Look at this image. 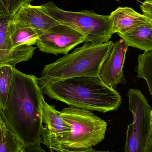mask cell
Segmentation results:
<instances>
[{
    "instance_id": "cell-14",
    "label": "cell",
    "mask_w": 152,
    "mask_h": 152,
    "mask_svg": "<svg viewBox=\"0 0 152 152\" xmlns=\"http://www.w3.org/2000/svg\"><path fill=\"white\" fill-rule=\"evenodd\" d=\"M9 35L13 48L22 45L33 46L35 45L39 34L34 29L20 25L10 20Z\"/></svg>"
},
{
    "instance_id": "cell-9",
    "label": "cell",
    "mask_w": 152,
    "mask_h": 152,
    "mask_svg": "<svg viewBox=\"0 0 152 152\" xmlns=\"http://www.w3.org/2000/svg\"><path fill=\"white\" fill-rule=\"evenodd\" d=\"M128 47L122 39L114 43L111 52L100 69L98 77L110 88L115 89L125 80L123 68Z\"/></svg>"
},
{
    "instance_id": "cell-10",
    "label": "cell",
    "mask_w": 152,
    "mask_h": 152,
    "mask_svg": "<svg viewBox=\"0 0 152 152\" xmlns=\"http://www.w3.org/2000/svg\"><path fill=\"white\" fill-rule=\"evenodd\" d=\"M10 19L6 15L0 21V66L9 65L15 67L18 63L30 60L36 49L28 45L12 47L8 28Z\"/></svg>"
},
{
    "instance_id": "cell-23",
    "label": "cell",
    "mask_w": 152,
    "mask_h": 152,
    "mask_svg": "<svg viewBox=\"0 0 152 152\" xmlns=\"http://www.w3.org/2000/svg\"><path fill=\"white\" fill-rule=\"evenodd\" d=\"M6 15H7V14H6L4 9L3 8L1 4H0V21H1V20L4 17H5Z\"/></svg>"
},
{
    "instance_id": "cell-21",
    "label": "cell",
    "mask_w": 152,
    "mask_h": 152,
    "mask_svg": "<svg viewBox=\"0 0 152 152\" xmlns=\"http://www.w3.org/2000/svg\"><path fill=\"white\" fill-rule=\"evenodd\" d=\"M145 152H152V130L148 140Z\"/></svg>"
},
{
    "instance_id": "cell-4",
    "label": "cell",
    "mask_w": 152,
    "mask_h": 152,
    "mask_svg": "<svg viewBox=\"0 0 152 152\" xmlns=\"http://www.w3.org/2000/svg\"><path fill=\"white\" fill-rule=\"evenodd\" d=\"M60 113L71 128L62 152L88 151L104 139L107 123L90 111L69 106Z\"/></svg>"
},
{
    "instance_id": "cell-26",
    "label": "cell",
    "mask_w": 152,
    "mask_h": 152,
    "mask_svg": "<svg viewBox=\"0 0 152 152\" xmlns=\"http://www.w3.org/2000/svg\"><path fill=\"white\" fill-rule=\"evenodd\" d=\"M115 1H119L120 0H115Z\"/></svg>"
},
{
    "instance_id": "cell-5",
    "label": "cell",
    "mask_w": 152,
    "mask_h": 152,
    "mask_svg": "<svg viewBox=\"0 0 152 152\" xmlns=\"http://www.w3.org/2000/svg\"><path fill=\"white\" fill-rule=\"evenodd\" d=\"M45 11L61 24L73 28L85 36L86 42L100 44L109 42L112 37L110 15H102L93 10L79 12L64 10L53 1L42 4Z\"/></svg>"
},
{
    "instance_id": "cell-16",
    "label": "cell",
    "mask_w": 152,
    "mask_h": 152,
    "mask_svg": "<svg viewBox=\"0 0 152 152\" xmlns=\"http://www.w3.org/2000/svg\"><path fill=\"white\" fill-rule=\"evenodd\" d=\"M13 75V67L9 65L0 66V110L5 108Z\"/></svg>"
},
{
    "instance_id": "cell-22",
    "label": "cell",
    "mask_w": 152,
    "mask_h": 152,
    "mask_svg": "<svg viewBox=\"0 0 152 152\" xmlns=\"http://www.w3.org/2000/svg\"><path fill=\"white\" fill-rule=\"evenodd\" d=\"M7 128L3 120L2 119L1 115H0V140L1 138L2 135L5 129Z\"/></svg>"
},
{
    "instance_id": "cell-19",
    "label": "cell",
    "mask_w": 152,
    "mask_h": 152,
    "mask_svg": "<svg viewBox=\"0 0 152 152\" xmlns=\"http://www.w3.org/2000/svg\"><path fill=\"white\" fill-rule=\"evenodd\" d=\"M143 14L152 22V0H145L140 5Z\"/></svg>"
},
{
    "instance_id": "cell-27",
    "label": "cell",
    "mask_w": 152,
    "mask_h": 152,
    "mask_svg": "<svg viewBox=\"0 0 152 152\" xmlns=\"http://www.w3.org/2000/svg\"></svg>"
},
{
    "instance_id": "cell-3",
    "label": "cell",
    "mask_w": 152,
    "mask_h": 152,
    "mask_svg": "<svg viewBox=\"0 0 152 152\" xmlns=\"http://www.w3.org/2000/svg\"><path fill=\"white\" fill-rule=\"evenodd\" d=\"M113 45L112 41L100 44L86 42L71 53L45 66L40 78L51 81L75 77H98L100 69Z\"/></svg>"
},
{
    "instance_id": "cell-11",
    "label": "cell",
    "mask_w": 152,
    "mask_h": 152,
    "mask_svg": "<svg viewBox=\"0 0 152 152\" xmlns=\"http://www.w3.org/2000/svg\"><path fill=\"white\" fill-rule=\"evenodd\" d=\"M11 20L34 29L39 35L51 28L61 24L50 16L42 5L25 4L19 9Z\"/></svg>"
},
{
    "instance_id": "cell-18",
    "label": "cell",
    "mask_w": 152,
    "mask_h": 152,
    "mask_svg": "<svg viewBox=\"0 0 152 152\" xmlns=\"http://www.w3.org/2000/svg\"><path fill=\"white\" fill-rule=\"evenodd\" d=\"M34 0H0V4L7 16L11 19L19 9L25 4H30Z\"/></svg>"
},
{
    "instance_id": "cell-17",
    "label": "cell",
    "mask_w": 152,
    "mask_h": 152,
    "mask_svg": "<svg viewBox=\"0 0 152 152\" xmlns=\"http://www.w3.org/2000/svg\"><path fill=\"white\" fill-rule=\"evenodd\" d=\"M24 144L7 128L0 140V152H20Z\"/></svg>"
},
{
    "instance_id": "cell-7",
    "label": "cell",
    "mask_w": 152,
    "mask_h": 152,
    "mask_svg": "<svg viewBox=\"0 0 152 152\" xmlns=\"http://www.w3.org/2000/svg\"><path fill=\"white\" fill-rule=\"evenodd\" d=\"M86 41L85 36L80 32L69 26L60 24L42 33L36 45L42 52L66 55Z\"/></svg>"
},
{
    "instance_id": "cell-13",
    "label": "cell",
    "mask_w": 152,
    "mask_h": 152,
    "mask_svg": "<svg viewBox=\"0 0 152 152\" xmlns=\"http://www.w3.org/2000/svg\"><path fill=\"white\" fill-rule=\"evenodd\" d=\"M129 46L152 51V22L149 20L124 34H118Z\"/></svg>"
},
{
    "instance_id": "cell-15",
    "label": "cell",
    "mask_w": 152,
    "mask_h": 152,
    "mask_svg": "<svg viewBox=\"0 0 152 152\" xmlns=\"http://www.w3.org/2000/svg\"><path fill=\"white\" fill-rule=\"evenodd\" d=\"M137 77L144 79L152 96V51L139 54L137 67Z\"/></svg>"
},
{
    "instance_id": "cell-1",
    "label": "cell",
    "mask_w": 152,
    "mask_h": 152,
    "mask_svg": "<svg viewBox=\"0 0 152 152\" xmlns=\"http://www.w3.org/2000/svg\"><path fill=\"white\" fill-rule=\"evenodd\" d=\"M13 75L4 109L0 115L7 129L24 146L41 144L44 97L38 78L13 67Z\"/></svg>"
},
{
    "instance_id": "cell-6",
    "label": "cell",
    "mask_w": 152,
    "mask_h": 152,
    "mask_svg": "<svg viewBox=\"0 0 152 152\" xmlns=\"http://www.w3.org/2000/svg\"><path fill=\"white\" fill-rule=\"evenodd\" d=\"M127 96L129 110L133 114V121L127 126L124 152H145L152 130V110L140 90L129 89Z\"/></svg>"
},
{
    "instance_id": "cell-24",
    "label": "cell",
    "mask_w": 152,
    "mask_h": 152,
    "mask_svg": "<svg viewBox=\"0 0 152 152\" xmlns=\"http://www.w3.org/2000/svg\"><path fill=\"white\" fill-rule=\"evenodd\" d=\"M50 152H57L55 151H50ZM86 152H110L109 151H96V150H94V149H92V150H90V151H87Z\"/></svg>"
},
{
    "instance_id": "cell-12",
    "label": "cell",
    "mask_w": 152,
    "mask_h": 152,
    "mask_svg": "<svg viewBox=\"0 0 152 152\" xmlns=\"http://www.w3.org/2000/svg\"><path fill=\"white\" fill-rule=\"evenodd\" d=\"M112 34H124L150 20L130 7H119L110 14Z\"/></svg>"
},
{
    "instance_id": "cell-2",
    "label": "cell",
    "mask_w": 152,
    "mask_h": 152,
    "mask_svg": "<svg viewBox=\"0 0 152 152\" xmlns=\"http://www.w3.org/2000/svg\"><path fill=\"white\" fill-rule=\"evenodd\" d=\"M38 81L43 93L69 106L104 113L118 110L122 102L120 94L104 85L99 77L51 81L38 78Z\"/></svg>"
},
{
    "instance_id": "cell-20",
    "label": "cell",
    "mask_w": 152,
    "mask_h": 152,
    "mask_svg": "<svg viewBox=\"0 0 152 152\" xmlns=\"http://www.w3.org/2000/svg\"><path fill=\"white\" fill-rule=\"evenodd\" d=\"M41 144H37L34 145L24 146L20 152H48L43 149Z\"/></svg>"
},
{
    "instance_id": "cell-25",
    "label": "cell",
    "mask_w": 152,
    "mask_h": 152,
    "mask_svg": "<svg viewBox=\"0 0 152 152\" xmlns=\"http://www.w3.org/2000/svg\"><path fill=\"white\" fill-rule=\"evenodd\" d=\"M151 123L152 127V110L151 112Z\"/></svg>"
},
{
    "instance_id": "cell-8",
    "label": "cell",
    "mask_w": 152,
    "mask_h": 152,
    "mask_svg": "<svg viewBox=\"0 0 152 152\" xmlns=\"http://www.w3.org/2000/svg\"><path fill=\"white\" fill-rule=\"evenodd\" d=\"M54 105H50L45 101L42 104V118L43 126L41 144L50 151L62 152L63 147L71 134L70 125L61 116Z\"/></svg>"
}]
</instances>
